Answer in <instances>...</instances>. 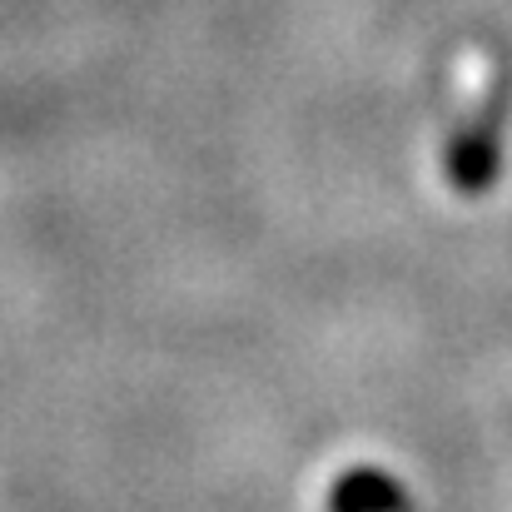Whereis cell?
<instances>
[{"instance_id": "obj_1", "label": "cell", "mask_w": 512, "mask_h": 512, "mask_svg": "<svg viewBox=\"0 0 512 512\" xmlns=\"http://www.w3.org/2000/svg\"><path fill=\"white\" fill-rule=\"evenodd\" d=\"M508 105L512 85L508 75H493L488 90L478 95V105L468 110L463 130L448 145V184L458 194H488L503 170V130H508Z\"/></svg>"}, {"instance_id": "obj_2", "label": "cell", "mask_w": 512, "mask_h": 512, "mask_svg": "<svg viewBox=\"0 0 512 512\" xmlns=\"http://www.w3.org/2000/svg\"><path fill=\"white\" fill-rule=\"evenodd\" d=\"M334 512H403V493L393 478L358 468V473H343V483L334 488Z\"/></svg>"}]
</instances>
